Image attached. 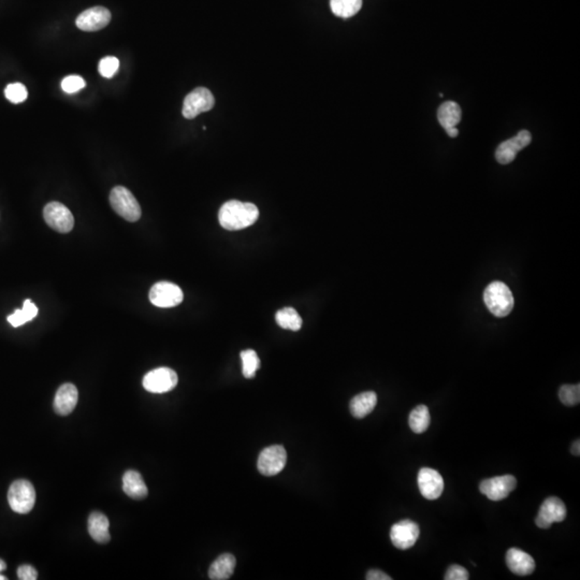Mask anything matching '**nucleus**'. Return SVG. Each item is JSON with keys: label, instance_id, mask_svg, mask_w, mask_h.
<instances>
[{"label": "nucleus", "instance_id": "0eeeda50", "mask_svg": "<svg viewBox=\"0 0 580 580\" xmlns=\"http://www.w3.org/2000/svg\"><path fill=\"white\" fill-rule=\"evenodd\" d=\"M179 377L170 367H158L143 377V387L152 393H166L176 388Z\"/></svg>", "mask_w": 580, "mask_h": 580}, {"label": "nucleus", "instance_id": "6e6552de", "mask_svg": "<svg viewBox=\"0 0 580 580\" xmlns=\"http://www.w3.org/2000/svg\"><path fill=\"white\" fill-rule=\"evenodd\" d=\"M286 462L287 452L283 446H269L260 452L257 467L265 477H273L284 470Z\"/></svg>", "mask_w": 580, "mask_h": 580}, {"label": "nucleus", "instance_id": "c756f323", "mask_svg": "<svg viewBox=\"0 0 580 580\" xmlns=\"http://www.w3.org/2000/svg\"><path fill=\"white\" fill-rule=\"evenodd\" d=\"M119 68V60L114 56L103 57L99 62L98 70L103 78H110L117 72Z\"/></svg>", "mask_w": 580, "mask_h": 580}, {"label": "nucleus", "instance_id": "39448f33", "mask_svg": "<svg viewBox=\"0 0 580 580\" xmlns=\"http://www.w3.org/2000/svg\"><path fill=\"white\" fill-rule=\"evenodd\" d=\"M215 104L213 94L206 88H198L190 92L184 99L182 113L185 119H192L204 112L213 109Z\"/></svg>", "mask_w": 580, "mask_h": 580}, {"label": "nucleus", "instance_id": "5701e85b", "mask_svg": "<svg viewBox=\"0 0 580 580\" xmlns=\"http://www.w3.org/2000/svg\"><path fill=\"white\" fill-rule=\"evenodd\" d=\"M430 422H431V416L426 405H418L411 412L408 424L415 433L420 434L426 432L430 426Z\"/></svg>", "mask_w": 580, "mask_h": 580}, {"label": "nucleus", "instance_id": "4be33fe9", "mask_svg": "<svg viewBox=\"0 0 580 580\" xmlns=\"http://www.w3.org/2000/svg\"><path fill=\"white\" fill-rule=\"evenodd\" d=\"M461 108L455 101H446L438 110V119L444 129L456 127L461 121Z\"/></svg>", "mask_w": 580, "mask_h": 580}, {"label": "nucleus", "instance_id": "412c9836", "mask_svg": "<svg viewBox=\"0 0 580 580\" xmlns=\"http://www.w3.org/2000/svg\"><path fill=\"white\" fill-rule=\"evenodd\" d=\"M377 404V396L374 391H367V392L357 395L351 401L349 408L351 415L356 418H365L367 415L371 414Z\"/></svg>", "mask_w": 580, "mask_h": 580}, {"label": "nucleus", "instance_id": "7c9ffc66", "mask_svg": "<svg viewBox=\"0 0 580 580\" xmlns=\"http://www.w3.org/2000/svg\"><path fill=\"white\" fill-rule=\"evenodd\" d=\"M86 83L84 78L78 76H69L65 78L62 82V88L67 94H74L80 92L85 88Z\"/></svg>", "mask_w": 580, "mask_h": 580}, {"label": "nucleus", "instance_id": "bb28decb", "mask_svg": "<svg viewBox=\"0 0 580 580\" xmlns=\"http://www.w3.org/2000/svg\"><path fill=\"white\" fill-rule=\"evenodd\" d=\"M242 372L247 379H253L256 375L257 370L260 367V359L256 351L247 349L241 353Z\"/></svg>", "mask_w": 580, "mask_h": 580}, {"label": "nucleus", "instance_id": "423d86ee", "mask_svg": "<svg viewBox=\"0 0 580 580\" xmlns=\"http://www.w3.org/2000/svg\"><path fill=\"white\" fill-rule=\"evenodd\" d=\"M43 217L55 231L68 233L74 229V218L72 212L60 202H50L44 206Z\"/></svg>", "mask_w": 580, "mask_h": 580}, {"label": "nucleus", "instance_id": "aec40b11", "mask_svg": "<svg viewBox=\"0 0 580 580\" xmlns=\"http://www.w3.org/2000/svg\"><path fill=\"white\" fill-rule=\"evenodd\" d=\"M235 564H237V560L233 554H220L210 566L208 577L213 580L229 579L235 572Z\"/></svg>", "mask_w": 580, "mask_h": 580}, {"label": "nucleus", "instance_id": "f3484780", "mask_svg": "<svg viewBox=\"0 0 580 580\" xmlns=\"http://www.w3.org/2000/svg\"><path fill=\"white\" fill-rule=\"evenodd\" d=\"M78 392L74 384H64L58 388L54 399L55 412L62 416L74 412L78 404Z\"/></svg>", "mask_w": 580, "mask_h": 580}, {"label": "nucleus", "instance_id": "393cba45", "mask_svg": "<svg viewBox=\"0 0 580 580\" xmlns=\"http://www.w3.org/2000/svg\"><path fill=\"white\" fill-rule=\"evenodd\" d=\"M275 320L283 329L298 331L302 327V318L292 308H285L279 310L275 315Z\"/></svg>", "mask_w": 580, "mask_h": 580}, {"label": "nucleus", "instance_id": "dca6fc26", "mask_svg": "<svg viewBox=\"0 0 580 580\" xmlns=\"http://www.w3.org/2000/svg\"><path fill=\"white\" fill-rule=\"evenodd\" d=\"M507 567L519 576H528L536 571V561L530 554L518 548H511L506 552Z\"/></svg>", "mask_w": 580, "mask_h": 580}, {"label": "nucleus", "instance_id": "cd10ccee", "mask_svg": "<svg viewBox=\"0 0 580 580\" xmlns=\"http://www.w3.org/2000/svg\"><path fill=\"white\" fill-rule=\"evenodd\" d=\"M559 398L566 406H575L580 402V385H563L559 391Z\"/></svg>", "mask_w": 580, "mask_h": 580}, {"label": "nucleus", "instance_id": "f257e3e1", "mask_svg": "<svg viewBox=\"0 0 580 580\" xmlns=\"http://www.w3.org/2000/svg\"><path fill=\"white\" fill-rule=\"evenodd\" d=\"M259 210L251 202L230 200L223 204L218 213L222 227L227 230H241L256 223Z\"/></svg>", "mask_w": 580, "mask_h": 580}, {"label": "nucleus", "instance_id": "1a4fd4ad", "mask_svg": "<svg viewBox=\"0 0 580 580\" xmlns=\"http://www.w3.org/2000/svg\"><path fill=\"white\" fill-rule=\"evenodd\" d=\"M149 301L157 308H173L182 304L184 295L178 285L170 282H158L149 290Z\"/></svg>", "mask_w": 580, "mask_h": 580}, {"label": "nucleus", "instance_id": "f704fd0d", "mask_svg": "<svg viewBox=\"0 0 580 580\" xmlns=\"http://www.w3.org/2000/svg\"><path fill=\"white\" fill-rule=\"evenodd\" d=\"M580 442L579 440H575L574 442L573 446H572V454L574 456H579L580 454Z\"/></svg>", "mask_w": 580, "mask_h": 580}, {"label": "nucleus", "instance_id": "9d476101", "mask_svg": "<svg viewBox=\"0 0 580 580\" xmlns=\"http://www.w3.org/2000/svg\"><path fill=\"white\" fill-rule=\"evenodd\" d=\"M517 486L516 477L504 475L493 479H485L479 485V491L491 501H502L515 490Z\"/></svg>", "mask_w": 580, "mask_h": 580}, {"label": "nucleus", "instance_id": "9b49d317", "mask_svg": "<svg viewBox=\"0 0 580 580\" xmlns=\"http://www.w3.org/2000/svg\"><path fill=\"white\" fill-rule=\"evenodd\" d=\"M420 529L412 520H402L395 524L390 530V540L393 546L401 550H408L416 544L420 538Z\"/></svg>", "mask_w": 580, "mask_h": 580}, {"label": "nucleus", "instance_id": "2eb2a0df", "mask_svg": "<svg viewBox=\"0 0 580 580\" xmlns=\"http://www.w3.org/2000/svg\"><path fill=\"white\" fill-rule=\"evenodd\" d=\"M418 487L426 500H436L444 491V479L436 470L424 467L418 473Z\"/></svg>", "mask_w": 580, "mask_h": 580}, {"label": "nucleus", "instance_id": "2f4dec72", "mask_svg": "<svg viewBox=\"0 0 580 580\" xmlns=\"http://www.w3.org/2000/svg\"><path fill=\"white\" fill-rule=\"evenodd\" d=\"M469 572L460 565H451L446 572V580H467Z\"/></svg>", "mask_w": 580, "mask_h": 580}, {"label": "nucleus", "instance_id": "c9c22d12", "mask_svg": "<svg viewBox=\"0 0 580 580\" xmlns=\"http://www.w3.org/2000/svg\"><path fill=\"white\" fill-rule=\"evenodd\" d=\"M445 131L446 133H447L450 138L458 137V133H459V131H458V129H456V127H451V129H445Z\"/></svg>", "mask_w": 580, "mask_h": 580}, {"label": "nucleus", "instance_id": "b1692460", "mask_svg": "<svg viewBox=\"0 0 580 580\" xmlns=\"http://www.w3.org/2000/svg\"><path fill=\"white\" fill-rule=\"evenodd\" d=\"M330 7L336 17L348 19L361 11L363 0H330Z\"/></svg>", "mask_w": 580, "mask_h": 580}, {"label": "nucleus", "instance_id": "c85d7f7f", "mask_svg": "<svg viewBox=\"0 0 580 580\" xmlns=\"http://www.w3.org/2000/svg\"><path fill=\"white\" fill-rule=\"evenodd\" d=\"M6 98L13 103H22L28 97L26 86L22 83H11L6 88Z\"/></svg>", "mask_w": 580, "mask_h": 580}, {"label": "nucleus", "instance_id": "4468645a", "mask_svg": "<svg viewBox=\"0 0 580 580\" xmlns=\"http://www.w3.org/2000/svg\"><path fill=\"white\" fill-rule=\"evenodd\" d=\"M111 13L107 8L94 7L85 10L76 17V27L83 31H97L108 26Z\"/></svg>", "mask_w": 580, "mask_h": 580}, {"label": "nucleus", "instance_id": "e433bc0d", "mask_svg": "<svg viewBox=\"0 0 580 580\" xmlns=\"http://www.w3.org/2000/svg\"><path fill=\"white\" fill-rule=\"evenodd\" d=\"M6 568H7V564L3 560L0 559V573H3Z\"/></svg>", "mask_w": 580, "mask_h": 580}, {"label": "nucleus", "instance_id": "7ed1b4c3", "mask_svg": "<svg viewBox=\"0 0 580 580\" xmlns=\"http://www.w3.org/2000/svg\"><path fill=\"white\" fill-rule=\"evenodd\" d=\"M8 502L17 514L31 513L36 503V490L33 483L25 479L13 481L8 491Z\"/></svg>", "mask_w": 580, "mask_h": 580}, {"label": "nucleus", "instance_id": "4c0bfd02", "mask_svg": "<svg viewBox=\"0 0 580 580\" xmlns=\"http://www.w3.org/2000/svg\"><path fill=\"white\" fill-rule=\"evenodd\" d=\"M7 579H8V578L6 577V576L1 575V573H0V580H7Z\"/></svg>", "mask_w": 580, "mask_h": 580}, {"label": "nucleus", "instance_id": "a211bd4d", "mask_svg": "<svg viewBox=\"0 0 580 580\" xmlns=\"http://www.w3.org/2000/svg\"><path fill=\"white\" fill-rule=\"evenodd\" d=\"M88 533L92 540L100 544H106L111 540L110 536L109 519L106 515L99 512H94L88 517Z\"/></svg>", "mask_w": 580, "mask_h": 580}, {"label": "nucleus", "instance_id": "f03ea898", "mask_svg": "<svg viewBox=\"0 0 580 580\" xmlns=\"http://www.w3.org/2000/svg\"><path fill=\"white\" fill-rule=\"evenodd\" d=\"M483 301L486 306L497 317H505L512 312L515 301L511 289L503 282L491 283L485 289Z\"/></svg>", "mask_w": 580, "mask_h": 580}, {"label": "nucleus", "instance_id": "473e14b6", "mask_svg": "<svg viewBox=\"0 0 580 580\" xmlns=\"http://www.w3.org/2000/svg\"><path fill=\"white\" fill-rule=\"evenodd\" d=\"M17 577L21 580H36L38 578V572L33 566L25 564L17 568Z\"/></svg>", "mask_w": 580, "mask_h": 580}, {"label": "nucleus", "instance_id": "a878e982", "mask_svg": "<svg viewBox=\"0 0 580 580\" xmlns=\"http://www.w3.org/2000/svg\"><path fill=\"white\" fill-rule=\"evenodd\" d=\"M37 314H38V308L31 302V299H27L21 310H17L13 315L8 316V322L13 324V327L17 328L33 320L36 317Z\"/></svg>", "mask_w": 580, "mask_h": 580}, {"label": "nucleus", "instance_id": "ddd939ff", "mask_svg": "<svg viewBox=\"0 0 580 580\" xmlns=\"http://www.w3.org/2000/svg\"><path fill=\"white\" fill-rule=\"evenodd\" d=\"M532 141V135L528 131H521L516 137L501 143L495 152V158L501 165H508L514 161L521 149L528 147Z\"/></svg>", "mask_w": 580, "mask_h": 580}, {"label": "nucleus", "instance_id": "72a5a7b5", "mask_svg": "<svg viewBox=\"0 0 580 580\" xmlns=\"http://www.w3.org/2000/svg\"><path fill=\"white\" fill-rule=\"evenodd\" d=\"M367 579L391 580V577H389V576L387 575V574H385L384 572L379 571V570H371V571L367 572Z\"/></svg>", "mask_w": 580, "mask_h": 580}, {"label": "nucleus", "instance_id": "f8f14e48", "mask_svg": "<svg viewBox=\"0 0 580 580\" xmlns=\"http://www.w3.org/2000/svg\"><path fill=\"white\" fill-rule=\"evenodd\" d=\"M566 515L567 511L565 504L559 497H548L540 506L536 524L538 528L549 529L554 522H562L566 518Z\"/></svg>", "mask_w": 580, "mask_h": 580}, {"label": "nucleus", "instance_id": "20e7f679", "mask_svg": "<svg viewBox=\"0 0 580 580\" xmlns=\"http://www.w3.org/2000/svg\"><path fill=\"white\" fill-rule=\"evenodd\" d=\"M110 204L114 211L126 220L133 223L140 219V204L127 188L123 186L114 188L110 194Z\"/></svg>", "mask_w": 580, "mask_h": 580}, {"label": "nucleus", "instance_id": "6ab92c4d", "mask_svg": "<svg viewBox=\"0 0 580 580\" xmlns=\"http://www.w3.org/2000/svg\"><path fill=\"white\" fill-rule=\"evenodd\" d=\"M123 490L126 495L135 500H142L149 495V490L141 474L133 470H129L124 474Z\"/></svg>", "mask_w": 580, "mask_h": 580}]
</instances>
